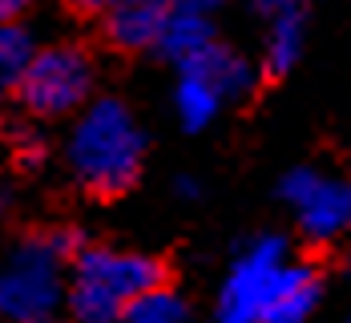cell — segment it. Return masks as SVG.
<instances>
[{"instance_id": "6da1fadb", "label": "cell", "mask_w": 351, "mask_h": 323, "mask_svg": "<svg viewBox=\"0 0 351 323\" xmlns=\"http://www.w3.org/2000/svg\"><path fill=\"white\" fill-rule=\"evenodd\" d=\"M73 178L89 194H125L141 174L145 162V134L134 109L117 97H97L77 109V121L65 142Z\"/></svg>"}, {"instance_id": "7a4b0ae2", "label": "cell", "mask_w": 351, "mask_h": 323, "mask_svg": "<svg viewBox=\"0 0 351 323\" xmlns=\"http://www.w3.org/2000/svg\"><path fill=\"white\" fill-rule=\"evenodd\" d=\"M158 283H166L158 259L113 247H85L73 254L65 303L77 323H121L130 303Z\"/></svg>"}, {"instance_id": "3957f363", "label": "cell", "mask_w": 351, "mask_h": 323, "mask_svg": "<svg viewBox=\"0 0 351 323\" xmlns=\"http://www.w3.org/2000/svg\"><path fill=\"white\" fill-rule=\"evenodd\" d=\"M73 235L29 239L0 263V320L53 323L65 303V263L81 247Z\"/></svg>"}, {"instance_id": "277c9868", "label": "cell", "mask_w": 351, "mask_h": 323, "mask_svg": "<svg viewBox=\"0 0 351 323\" xmlns=\"http://www.w3.org/2000/svg\"><path fill=\"white\" fill-rule=\"evenodd\" d=\"M291 271H295V259L287 251V239H279V235L254 239L226 271V283L218 291V307H214V323H258L267 303L291 279Z\"/></svg>"}, {"instance_id": "5b68a950", "label": "cell", "mask_w": 351, "mask_h": 323, "mask_svg": "<svg viewBox=\"0 0 351 323\" xmlns=\"http://www.w3.org/2000/svg\"><path fill=\"white\" fill-rule=\"evenodd\" d=\"M21 101L36 117H65L93 97V61L77 45H53L29 57L12 81Z\"/></svg>"}, {"instance_id": "8992f818", "label": "cell", "mask_w": 351, "mask_h": 323, "mask_svg": "<svg viewBox=\"0 0 351 323\" xmlns=\"http://www.w3.org/2000/svg\"><path fill=\"white\" fill-rule=\"evenodd\" d=\"M282 202L311 243H335L351 235V182L323 170H291L282 178Z\"/></svg>"}, {"instance_id": "52a82bcc", "label": "cell", "mask_w": 351, "mask_h": 323, "mask_svg": "<svg viewBox=\"0 0 351 323\" xmlns=\"http://www.w3.org/2000/svg\"><path fill=\"white\" fill-rule=\"evenodd\" d=\"M170 8H174V0H117L101 12L106 16V36L117 49H130V53L154 49Z\"/></svg>"}, {"instance_id": "ba28073f", "label": "cell", "mask_w": 351, "mask_h": 323, "mask_svg": "<svg viewBox=\"0 0 351 323\" xmlns=\"http://www.w3.org/2000/svg\"><path fill=\"white\" fill-rule=\"evenodd\" d=\"M182 65L198 73L226 106L243 101L246 93H250V85H254V69L246 65V57H239L234 49H222L218 40H210L202 53H194V57L182 61Z\"/></svg>"}, {"instance_id": "9c48e42d", "label": "cell", "mask_w": 351, "mask_h": 323, "mask_svg": "<svg viewBox=\"0 0 351 323\" xmlns=\"http://www.w3.org/2000/svg\"><path fill=\"white\" fill-rule=\"evenodd\" d=\"M214 40V25L206 21V12L202 8H190V4H174L170 8V16H166V25H162V33H158V53L162 57H170L174 65L182 61H190L194 53H202L206 45Z\"/></svg>"}, {"instance_id": "30bf717a", "label": "cell", "mask_w": 351, "mask_h": 323, "mask_svg": "<svg viewBox=\"0 0 351 323\" xmlns=\"http://www.w3.org/2000/svg\"><path fill=\"white\" fill-rule=\"evenodd\" d=\"M319 307V275L315 267L295 263L291 279L282 283V291L267 303V311L258 315V323H311Z\"/></svg>"}, {"instance_id": "8fae6325", "label": "cell", "mask_w": 351, "mask_h": 323, "mask_svg": "<svg viewBox=\"0 0 351 323\" xmlns=\"http://www.w3.org/2000/svg\"><path fill=\"white\" fill-rule=\"evenodd\" d=\"M174 109H178V121L186 130H206L214 117L226 109V101L214 93L210 85L198 77L194 69L178 65V85H174Z\"/></svg>"}, {"instance_id": "7c38bea8", "label": "cell", "mask_w": 351, "mask_h": 323, "mask_svg": "<svg viewBox=\"0 0 351 323\" xmlns=\"http://www.w3.org/2000/svg\"><path fill=\"white\" fill-rule=\"evenodd\" d=\"M303 40H307V25H303V12H282L271 16V29H267V73H287L295 69L299 53H303Z\"/></svg>"}, {"instance_id": "4fadbf2b", "label": "cell", "mask_w": 351, "mask_h": 323, "mask_svg": "<svg viewBox=\"0 0 351 323\" xmlns=\"http://www.w3.org/2000/svg\"><path fill=\"white\" fill-rule=\"evenodd\" d=\"M125 320L130 323H186L190 320V307H186V299L178 291H170L166 283H158V287L141 291L138 299L130 303Z\"/></svg>"}, {"instance_id": "5bb4252c", "label": "cell", "mask_w": 351, "mask_h": 323, "mask_svg": "<svg viewBox=\"0 0 351 323\" xmlns=\"http://www.w3.org/2000/svg\"><path fill=\"white\" fill-rule=\"evenodd\" d=\"M36 53L29 29H21L16 21H0V85H12L21 69L29 65V57Z\"/></svg>"}, {"instance_id": "9a60e30c", "label": "cell", "mask_w": 351, "mask_h": 323, "mask_svg": "<svg viewBox=\"0 0 351 323\" xmlns=\"http://www.w3.org/2000/svg\"><path fill=\"white\" fill-rule=\"evenodd\" d=\"M263 16H282V12H303L307 0H250Z\"/></svg>"}, {"instance_id": "2e32d148", "label": "cell", "mask_w": 351, "mask_h": 323, "mask_svg": "<svg viewBox=\"0 0 351 323\" xmlns=\"http://www.w3.org/2000/svg\"><path fill=\"white\" fill-rule=\"evenodd\" d=\"M33 0H0V21H21Z\"/></svg>"}, {"instance_id": "e0dca14e", "label": "cell", "mask_w": 351, "mask_h": 323, "mask_svg": "<svg viewBox=\"0 0 351 323\" xmlns=\"http://www.w3.org/2000/svg\"><path fill=\"white\" fill-rule=\"evenodd\" d=\"M73 8H81V12H106L109 4H117V0H69Z\"/></svg>"}, {"instance_id": "ac0fdd59", "label": "cell", "mask_w": 351, "mask_h": 323, "mask_svg": "<svg viewBox=\"0 0 351 323\" xmlns=\"http://www.w3.org/2000/svg\"><path fill=\"white\" fill-rule=\"evenodd\" d=\"M178 194H182V198H198V182L194 178H178Z\"/></svg>"}, {"instance_id": "d6986e66", "label": "cell", "mask_w": 351, "mask_h": 323, "mask_svg": "<svg viewBox=\"0 0 351 323\" xmlns=\"http://www.w3.org/2000/svg\"><path fill=\"white\" fill-rule=\"evenodd\" d=\"M174 4H190V8H202V12H210V8H218L222 0H174Z\"/></svg>"}, {"instance_id": "ffe728a7", "label": "cell", "mask_w": 351, "mask_h": 323, "mask_svg": "<svg viewBox=\"0 0 351 323\" xmlns=\"http://www.w3.org/2000/svg\"><path fill=\"white\" fill-rule=\"evenodd\" d=\"M4 198H8V194H4V182H0V206H4Z\"/></svg>"}, {"instance_id": "44dd1931", "label": "cell", "mask_w": 351, "mask_h": 323, "mask_svg": "<svg viewBox=\"0 0 351 323\" xmlns=\"http://www.w3.org/2000/svg\"><path fill=\"white\" fill-rule=\"evenodd\" d=\"M121 323H130V320H121Z\"/></svg>"}, {"instance_id": "7402d4cb", "label": "cell", "mask_w": 351, "mask_h": 323, "mask_svg": "<svg viewBox=\"0 0 351 323\" xmlns=\"http://www.w3.org/2000/svg\"><path fill=\"white\" fill-rule=\"evenodd\" d=\"M348 323H351V315H348Z\"/></svg>"}]
</instances>
